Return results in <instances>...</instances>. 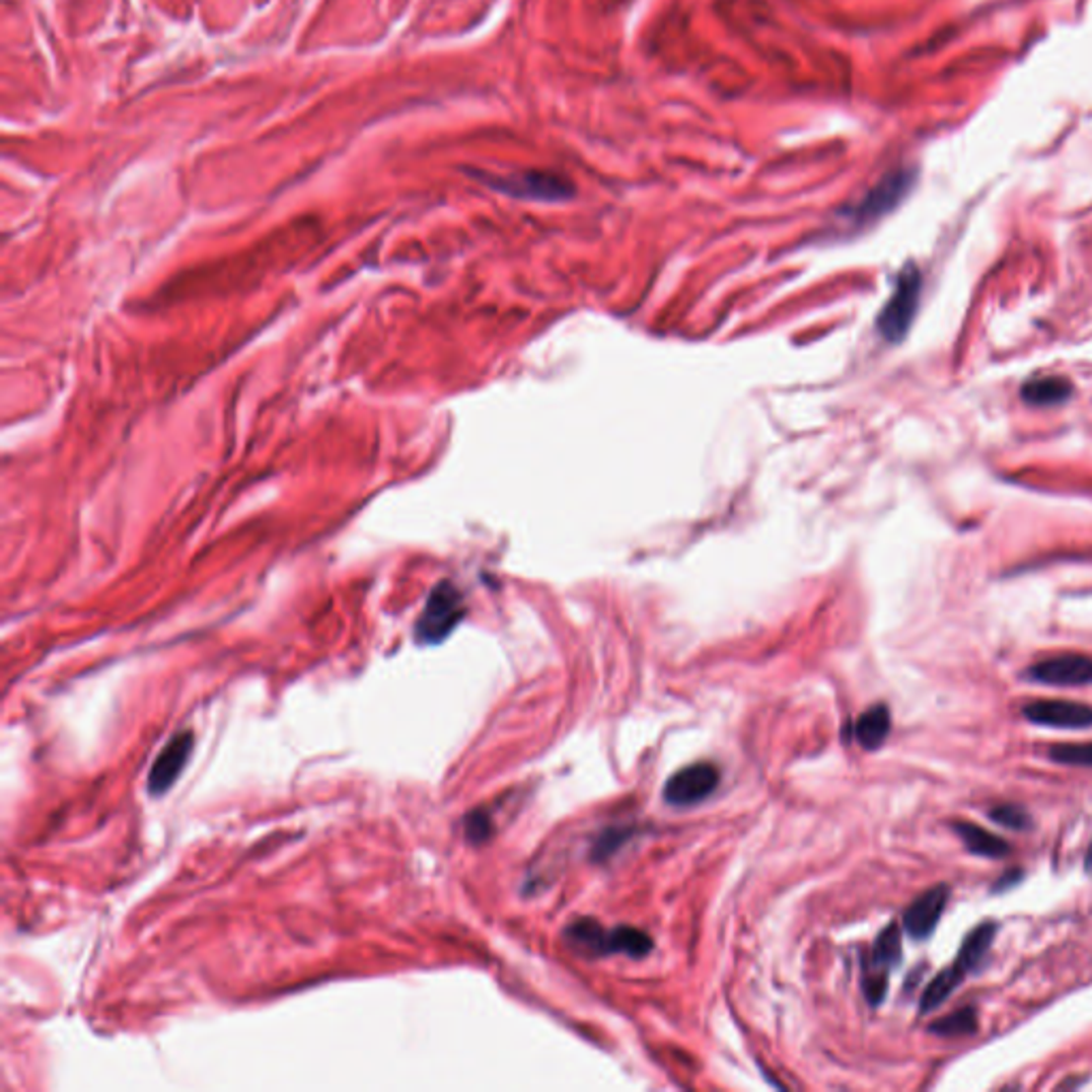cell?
I'll use <instances>...</instances> for the list:
<instances>
[{
    "label": "cell",
    "mask_w": 1092,
    "mask_h": 1092,
    "mask_svg": "<svg viewBox=\"0 0 1092 1092\" xmlns=\"http://www.w3.org/2000/svg\"><path fill=\"white\" fill-rule=\"evenodd\" d=\"M920 295H922V274L914 263L904 265L902 272L896 278L894 293L890 295L888 303L883 305L877 318V329L892 344H898L909 334V329L916 320L918 307H920Z\"/></svg>",
    "instance_id": "1"
},
{
    "label": "cell",
    "mask_w": 1092,
    "mask_h": 1092,
    "mask_svg": "<svg viewBox=\"0 0 1092 1092\" xmlns=\"http://www.w3.org/2000/svg\"><path fill=\"white\" fill-rule=\"evenodd\" d=\"M465 606L459 589L444 581L434 591L425 604L423 614L417 622V641L423 645H438L459 626L463 620Z\"/></svg>",
    "instance_id": "2"
},
{
    "label": "cell",
    "mask_w": 1092,
    "mask_h": 1092,
    "mask_svg": "<svg viewBox=\"0 0 1092 1092\" xmlns=\"http://www.w3.org/2000/svg\"><path fill=\"white\" fill-rule=\"evenodd\" d=\"M717 786H719L717 767L709 765V761H698V765L685 767L678 773H674L666 781L664 800L676 807L696 805V802L705 800L709 794H713Z\"/></svg>",
    "instance_id": "3"
},
{
    "label": "cell",
    "mask_w": 1092,
    "mask_h": 1092,
    "mask_svg": "<svg viewBox=\"0 0 1092 1092\" xmlns=\"http://www.w3.org/2000/svg\"><path fill=\"white\" fill-rule=\"evenodd\" d=\"M1030 681L1054 687H1080L1092 683V659L1086 655H1057L1028 668Z\"/></svg>",
    "instance_id": "4"
},
{
    "label": "cell",
    "mask_w": 1092,
    "mask_h": 1092,
    "mask_svg": "<svg viewBox=\"0 0 1092 1092\" xmlns=\"http://www.w3.org/2000/svg\"><path fill=\"white\" fill-rule=\"evenodd\" d=\"M498 191H504L517 199H529V201H566L572 197L574 189L568 179H564L558 173L547 171H527L517 173L510 177H502L496 181Z\"/></svg>",
    "instance_id": "5"
},
{
    "label": "cell",
    "mask_w": 1092,
    "mask_h": 1092,
    "mask_svg": "<svg viewBox=\"0 0 1092 1092\" xmlns=\"http://www.w3.org/2000/svg\"><path fill=\"white\" fill-rule=\"evenodd\" d=\"M912 187H914V175L909 171H896V173L885 175L877 187L858 203V208L854 210V222L869 224L888 212H892L904 199V195L912 191Z\"/></svg>",
    "instance_id": "6"
},
{
    "label": "cell",
    "mask_w": 1092,
    "mask_h": 1092,
    "mask_svg": "<svg viewBox=\"0 0 1092 1092\" xmlns=\"http://www.w3.org/2000/svg\"><path fill=\"white\" fill-rule=\"evenodd\" d=\"M1022 715L1030 724L1047 728L1082 730L1092 726V707L1069 700H1035L1022 709Z\"/></svg>",
    "instance_id": "7"
},
{
    "label": "cell",
    "mask_w": 1092,
    "mask_h": 1092,
    "mask_svg": "<svg viewBox=\"0 0 1092 1092\" xmlns=\"http://www.w3.org/2000/svg\"><path fill=\"white\" fill-rule=\"evenodd\" d=\"M193 745H195L193 732H179L175 738L169 740L167 747H164L160 755L156 757L150 777H148V786L152 794L160 796L173 786L177 777L181 775L184 767H187Z\"/></svg>",
    "instance_id": "8"
},
{
    "label": "cell",
    "mask_w": 1092,
    "mask_h": 1092,
    "mask_svg": "<svg viewBox=\"0 0 1092 1092\" xmlns=\"http://www.w3.org/2000/svg\"><path fill=\"white\" fill-rule=\"evenodd\" d=\"M947 900H950L947 885H935V888L920 894L902 916L904 933L914 939L931 937L945 912Z\"/></svg>",
    "instance_id": "9"
},
{
    "label": "cell",
    "mask_w": 1092,
    "mask_h": 1092,
    "mask_svg": "<svg viewBox=\"0 0 1092 1092\" xmlns=\"http://www.w3.org/2000/svg\"><path fill=\"white\" fill-rule=\"evenodd\" d=\"M1020 395L1028 406L1047 408V406L1065 404L1071 395H1074V386H1071V382L1063 376H1043V378L1028 380L1022 386Z\"/></svg>",
    "instance_id": "10"
},
{
    "label": "cell",
    "mask_w": 1092,
    "mask_h": 1092,
    "mask_svg": "<svg viewBox=\"0 0 1092 1092\" xmlns=\"http://www.w3.org/2000/svg\"><path fill=\"white\" fill-rule=\"evenodd\" d=\"M890 728H892L890 709L885 705H875L858 717L854 734L864 749L873 751L885 743V738H888L890 734Z\"/></svg>",
    "instance_id": "11"
},
{
    "label": "cell",
    "mask_w": 1092,
    "mask_h": 1092,
    "mask_svg": "<svg viewBox=\"0 0 1092 1092\" xmlns=\"http://www.w3.org/2000/svg\"><path fill=\"white\" fill-rule=\"evenodd\" d=\"M997 933H999V926L995 922H984L977 926V929H973L966 935L956 958V962L964 968L966 973L975 971V968L986 960V954L993 947Z\"/></svg>",
    "instance_id": "12"
},
{
    "label": "cell",
    "mask_w": 1092,
    "mask_h": 1092,
    "mask_svg": "<svg viewBox=\"0 0 1092 1092\" xmlns=\"http://www.w3.org/2000/svg\"><path fill=\"white\" fill-rule=\"evenodd\" d=\"M954 832L962 839V843L966 845V850L975 854V856H984V858H1005L1009 854V843L1003 841L1001 836H995L988 830H984L981 826H975V823H968V821H956L954 823Z\"/></svg>",
    "instance_id": "13"
},
{
    "label": "cell",
    "mask_w": 1092,
    "mask_h": 1092,
    "mask_svg": "<svg viewBox=\"0 0 1092 1092\" xmlns=\"http://www.w3.org/2000/svg\"><path fill=\"white\" fill-rule=\"evenodd\" d=\"M964 975H966V971L958 962L943 968V971L929 986H926V991H924L922 1001H920V1014H931V1012H935L937 1007H941L947 999L952 997V993L956 991V988L962 984Z\"/></svg>",
    "instance_id": "14"
},
{
    "label": "cell",
    "mask_w": 1092,
    "mask_h": 1092,
    "mask_svg": "<svg viewBox=\"0 0 1092 1092\" xmlns=\"http://www.w3.org/2000/svg\"><path fill=\"white\" fill-rule=\"evenodd\" d=\"M902 956V941H900V929L896 924H890L888 929H883L873 945L871 952V971L869 973H881L885 975L892 966L900 962Z\"/></svg>",
    "instance_id": "15"
},
{
    "label": "cell",
    "mask_w": 1092,
    "mask_h": 1092,
    "mask_svg": "<svg viewBox=\"0 0 1092 1092\" xmlns=\"http://www.w3.org/2000/svg\"><path fill=\"white\" fill-rule=\"evenodd\" d=\"M651 937L643 931L632 929V926H622L606 935V952H622L634 958H641L651 952Z\"/></svg>",
    "instance_id": "16"
},
{
    "label": "cell",
    "mask_w": 1092,
    "mask_h": 1092,
    "mask_svg": "<svg viewBox=\"0 0 1092 1092\" xmlns=\"http://www.w3.org/2000/svg\"><path fill=\"white\" fill-rule=\"evenodd\" d=\"M606 931L600 924L593 920H579L574 922L568 929V937L574 945L583 947L585 952L591 954H604L606 952Z\"/></svg>",
    "instance_id": "17"
},
{
    "label": "cell",
    "mask_w": 1092,
    "mask_h": 1092,
    "mask_svg": "<svg viewBox=\"0 0 1092 1092\" xmlns=\"http://www.w3.org/2000/svg\"><path fill=\"white\" fill-rule=\"evenodd\" d=\"M977 1030V1012L975 1007H964L960 1012H954L931 1024V1033L941 1037H962L971 1035Z\"/></svg>",
    "instance_id": "18"
},
{
    "label": "cell",
    "mask_w": 1092,
    "mask_h": 1092,
    "mask_svg": "<svg viewBox=\"0 0 1092 1092\" xmlns=\"http://www.w3.org/2000/svg\"><path fill=\"white\" fill-rule=\"evenodd\" d=\"M1049 757L1059 765L1092 767V743H1065L1049 747Z\"/></svg>",
    "instance_id": "19"
},
{
    "label": "cell",
    "mask_w": 1092,
    "mask_h": 1092,
    "mask_svg": "<svg viewBox=\"0 0 1092 1092\" xmlns=\"http://www.w3.org/2000/svg\"><path fill=\"white\" fill-rule=\"evenodd\" d=\"M988 815H991L993 821L1001 823V826H1005V828H1012V830L1030 828V815L1018 805H997V807H993L991 811H988Z\"/></svg>",
    "instance_id": "20"
},
{
    "label": "cell",
    "mask_w": 1092,
    "mask_h": 1092,
    "mask_svg": "<svg viewBox=\"0 0 1092 1092\" xmlns=\"http://www.w3.org/2000/svg\"><path fill=\"white\" fill-rule=\"evenodd\" d=\"M493 823L485 811H474L465 819V834L471 843H483L491 836Z\"/></svg>",
    "instance_id": "21"
},
{
    "label": "cell",
    "mask_w": 1092,
    "mask_h": 1092,
    "mask_svg": "<svg viewBox=\"0 0 1092 1092\" xmlns=\"http://www.w3.org/2000/svg\"><path fill=\"white\" fill-rule=\"evenodd\" d=\"M626 839H628V830H624V828L606 830L600 839H597V843H595V848H593V858H595V860H604V858L612 856L616 850L622 848Z\"/></svg>",
    "instance_id": "22"
},
{
    "label": "cell",
    "mask_w": 1092,
    "mask_h": 1092,
    "mask_svg": "<svg viewBox=\"0 0 1092 1092\" xmlns=\"http://www.w3.org/2000/svg\"><path fill=\"white\" fill-rule=\"evenodd\" d=\"M1084 869H1086L1088 875H1092V843H1090V848H1088L1086 858H1084Z\"/></svg>",
    "instance_id": "23"
}]
</instances>
